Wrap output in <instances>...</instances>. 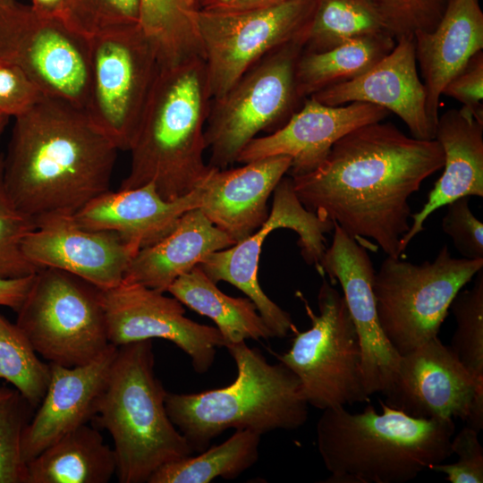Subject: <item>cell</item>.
Masks as SVG:
<instances>
[{"label":"cell","instance_id":"cell-31","mask_svg":"<svg viewBox=\"0 0 483 483\" xmlns=\"http://www.w3.org/2000/svg\"><path fill=\"white\" fill-rule=\"evenodd\" d=\"M382 33L390 34L374 0H318L303 52L320 53L355 38Z\"/></svg>","mask_w":483,"mask_h":483},{"label":"cell","instance_id":"cell-11","mask_svg":"<svg viewBox=\"0 0 483 483\" xmlns=\"http://www.w3.org/2000/svg\"><path fill=\"white\" fill-rule=\"evenodd\" d=\"M89 43L85 111L118 150L130 151L160 67L157 48L140 24L92 36Z\"/></svg>","mask_w":483,"mask_h":483},{"label":"cell","instance_id":"cell-19","mask_svg":"<svg viewBox=\"0 0 483 483\" xmlns=\"http://www.w3.org/2000/svg\"><path fill=\"white\" fill-rule=\"evenodd\" d=\"M389 114L369 103L333 106L309 97L283 126L249 142L236 162L246 164L273 156H288L292 159L288 171L291 177L303 175L326 159L339 139L362 125L383 121Z\"/></svg>","mask_w":483,"mask_h":483},{"label":"cell","instance_id":"cell-22","mask_svg":"<svg viewBox=\"0 0 483 483\" xmlns=\"http://www.w3.org/2000/svg\"><path fill=\"white\" fill-rule=\"evenodd\" d=\"M292 159L273 156L232 169L210 168L199 186V209L234 243L257 231L267 219V199L288 173Z\"/></svg>","mask_w":483,"mask_h":483},{"label":"cell","instance_id":"cell-30","mask_svg":"<svg viewBox=\"0 0 483 483\" xmlns=\"http://www.w3.org/2000/svg\"><path fill=\"white\" fill-rule=\"evenodd\" d=\"M260 434L236 429L225 442L159 468L148 483H208L216 478L234 479L258 459Z\"/></svg>","mask_w":483,"mask_h":483},{"label":"cell","instance_id":"cell-21","mask_svg":"<svg viewBox=\"0 0 483 483\" xmlns=\"http://www.w3.org/2000/svg\"><path fill=\"white\" fill-rule=\"evenodd\" d=\"M110 343L90 362L77 367L50 364V380L37 411L24 428L21 453L27 463L96 414L117 352Z\"/></svg>","mask_w":483,"mask_h":483},{"label":"cell","instance_id":"cell-20","mask_svg":"<svg viewBox=\"0 0 483 483\" xmlns=\"http://www.w3.org/2000/svg\"><path fill=\"white\" fill-rule=\"evenodd\" d=\"M327 106L352 102L376 105L395 114L411 137L434 140L436 128L427 113V93L417 66L413 37H402L394 49L360 76L310 96Z\"/></svg>","mask_w":483,"mask_h":483},{"label":"cell","instance_id":"cell-37","mask_svg":"<svg viewBox=\"0 0 483 483\" xmlns=\"http://www.w3.org/2000/svg\"><path fill=\"white\" fill-rule=\"evenodd\" d=\"M140 0H68L65 21L90 38L140 24Z\"/></svg>","mask_w":483,"mask_h":483},{"label":"cell","instance_id":"cell-17","mask_svg":"<svg viewBox=\"0 0 483 483\" xmlns=\"http://www.w3.org/2000/svg\"><path fill=\"white\" fill-rule=\"evenodd\" d=\"M35 222L36 228L21 243L26 259L38 269H61L101 290L123 281L139 251L114 233L81 227L72 215L51 214Z\"/></svg>","mask_w":483,"mask_h":483},{"label":"cell","instance_id":"cell-2","mask_svg":"<svg viewBox=\"0 0 483 483\" xmlns=\"http://www.w3.org/2000/svg\"><path fill=\"white\" fill-rule=\"evenodd\" d=\"M14 119L4 182L23 214L73 215L109 190L118 149L84 109L43 95Z\"/></svg>","mask_w":483,"mask_h":483},{"label":"cell","instance_id":"cell-35","mask_svg":"<svg viewBox=\"0 0 483 483\" xmlns=\"http://www.w3.org/2000/svg\"><path fill=\"white\" fill-rule=\"evenodd\" d=\"M33 410L16 388L0 386V483H26L21 444Z\"/></svg>","mask_w":483,"mask_h":483},{"label":"cell","instance_id":"cell-46","mask_svg":"<svg viewBox=\"0 0 483 483\" xmlns=\"http://www.w3.org/2000/svg\"><path fill=\"white\" fill-rule=\"evenodd\" d=\"M9 116L0 113V138L8 123Z\"/></svg>","mask_w":483,"mask_h":483},{"label":"cell","instance_id":"cell-8","mask_svg":"<svg viewBox=\"0 0 483 483\" xmlns=\"http://www.w3.org/2000/svg\"><path fill=\"white\" fill-rule=\"evenodd\" d=\"M305 40L299 38L277 47L211 100L205 129L208 165L226 168L259 132L276 131L295 112L301 102L295 68Z\"/></svg>","mask_w":483,"mask_h":483},{"label":"cell","instance_id":"cell-5","mask_svg":"<svg viewBox=\"0 0 483 483\" xmlns=\"http://www.w3.org/2000/svg\"><path fill=\"white\" fill-rule=\"evenodd\" d=\"M237 377L225 387L193 394L168 393L167 414L194 452L206 450L226 429L260 435L305 424L309 403L296 375L282 362L270 364L245 341L225 346Z\"/></svg>","mask_w":483,"mask_h":483},{"label":"cell","instance_id":"cell-47","mask_svg":"<svg viewBox=\"0 0 483 483\" xmlns=\"http://www.w3.org/2000/svg\"><path fill=\"white\" fill-rule=\"evenodd\" d=\"M201 0H188V3L190 4V5H191L192 7H195V8H198V4L200 3Z\"/></svg>","mask_w":483,"mask_h":483},{"label":"cell","instance_id":"cell-26","mask_svg":"<svg viewBox=\"0 0 483 483\" xmlns=\"http://www.w3.org/2000/svg\"><path fill=\"white\" fill-rule=\"evenodd\" d=\"M233 244L199 208H193L185 212L164 237L135 254L123 280L165 292L175 279L205 257Z\"/></svg>","mask_w":483,"mask_h":483},{"label":"cell","instance_id":"cell-14","mask_svg":"<svg viewBox=\"0 0 483 483\" xmlns=\"http://www.w3.org/2000/svg\"><path fill=\"white\" fill-rule=\"evenodd\" d=\"M273 192L271 211L257 231L231 247L208 255L199 266L214 283L225 281L243 292L254 302L274 337L283 338L294 325L291 315L267 297L259 285L258 269L262 244L272 231L291 229L299 236L303 259L319 272L326 249L325 233L333 231L335 224L301 204L291 177H283Z\"/></svg>","mask_w":483,"mask_h":483},{"label":"cell","instance_id":"cell-12","mask_svg":"<svg viewBox=\"0 0 483 483\" xmlns=\"http://www.w3.org/2000/svg\"><path fill=\"white\" fill-rule=\"evenodd\" d=\"M318 0H283L239 11L197 8L196 30L212 99L277 47L305 37Z\"/></svg>","mask_w":483,"mask_h":483},{"label":"cell","instance_id":"cell-43","mask_svg":"<svg viewBox=\"0 0 483 483\" xmlns=\"http://www.w3.org/2000/svg\"><path fill=\"white\" fill-rule=\"evenodd\" d=\"M35 273L21 277H0V306L17 311L23 303L34 281Z\"/></svg>","mask_w":483,"mask_h":483},{"label":"cell","instance_id":"cell-44","mask_svg":"<svg viewBox=\"0 0 483 483\" xmlns=\"http://www.w3.org/2000/svg\"><path fill=\"white\" fill-rule=\"evenodd\" d=\"M280 1L283 0H201L199 8L215 11H239L266 6Z\"/></svg>","mask_w":483,"mask_h":483},{"label":"cell","instance_id":"cell-42","mask_svg":"<svg viewBox=\"0 0 483 483\" xmlns=\"http://www.w3.org/2000/svg\"><path fill=\"white\" fill-rule=\"evenodd\" d=\"M42 96L18 67L0 59V113L16 117Z\"/></svg>","mask_w":483,"mask_h":483},{"label":"cell","instance_id":"cell-41","mask_svg":"<svg viewBox=\"0 0 483 483\" xmlns=\"http://www.w3.org/2000/svg\"><path fill=\"white\" fill-rule=\"evenodd\" d=\"M443 95L459 101L462 107L483 124V53L475 54L445 86Z\"/></svg>","mask_w":483,"mask_h":483},{"label":"cell","instance_id":"cell-40","mask_svg":"<svg viewBox=\"0 0 483 483\" xmlns=\"http://www.w3.org/2000/svg\"><path fill=\"white\" fill-rule=\"evenodd\" d=\"M478 435L469 426L462 428L451 441L452 453L458 460L432 465L429 470L445 474V479L451 483H482L483 448Z\"/></svg>","mask_w":483,"mask_h":483},{"label":"cell","instance_id":"cell-28","mask_svg":"<svg viewBox=\"0 0 483 483\" xmlns=\"http://www.w3.org/2000/svg\"><path fill=\"white\" fill-rule=\"evenodd\" d=\"M167 292L183 306L212 319L225 347L247 339L274 337L250 298L226 295L199 265L175 279Z\"/></svg>","mask_w":483,"mask_h":483},{"label":"cell","instance_id":"cell-16","mask_svg":"<svg viewBox=\"0 0 483 483\" xmlns=\"http://www.w3.org/2000/svg\"><path fill=\"white\" fill-rule=\"evenodd\" d=\"M331 245L326 249L319 274L338 282L361 344L363 383L369 396L386 392L393 384L400 355L384 335L373 292L375 269L367 249L334 223Z\"/></svg>","mask_w":483,"mask_h":483},{"label":"cell","instance_id":"cell-24","mask_svg":"<svg viewBox=\"0 0 483 483\" xmlns=\"http://www.w3.org/2000/svg\"><path fill=\"white\" fill-rule=\"evenodd\" d=\"M417 64L427 93V113L436 127L440 97L448 82L483 49V13L479 0H447L430 32L413 36Z\"/></svg>","mask_w":483,"mask_h":483},{"label":"cell","instance_id":"cell-3","mask_svg":"<svg viewBox=\"0 0 483 483\" xmlns=\"http://www.w3.org/2000/svg\"><path fill=\"white\" fill-rule=\"evenodd\" d=\"M211 100L203 56L160 64L120 189L152 183L167 200L197 189L210 168L204 153Z\"/></svg>","mask_w":483,"mask_h":483},{"label":"cell","instance_id":"cell-33","mask_svg":"<svg viewBox=\"0 0 483 483\" xmlns=\"http://www.w3.org/2000/svg\"><path fill=\"white\" fill-rule=\"evenodd\" d=\"M0 378L11 383L35 409L50 380V364L38 359L22 331L1 314Z\"/></svg>","mask_w":483,"mask_h":483},{"label":"cell","instance_id":"cell-38","mask_svg":"<svg viewBox=\"0 0 483 483\" xmlns=\"http://www.w3.org/2000/svg\"><path fill=\"white\" fill-rule=\"evenodd\" d=\"M389 33L397 41L417 32L432 31L440 21L447 0H374Z\"/></svg>","mask_w":483,"mask_h":483},{"label":"cell","instance_id":"cell-23","mask_svg":"<svg viewBox=\"0 0 483 483\" xmlns=\"http://www.w3.org/2000/svg\"><path fill=\"white\" fill-rule=\"evenodd\" d=\"M199 187L174 200L161 197L152 183L116 191L108 190L74 213L81 227L112 232L139 250L168 233L187 211L199 208Z\"/></svg>","mask_w":483,"mask_h":483},{"label":"cell","instance_id":"cell-4","mask_svg":"<svg viewBox=\"0 0 483 483\" xmlns=\"http://www.w3.org/2000/svg\"><path fill=\"white\" fill-rule=\"evenodd\" d=\"M361 412L323 410L317 446L330 475L324 483H404L453 455V419H419L379 400Z\"/></svg>","mask_w":483,"mask_h":483},{"label":"cell","instance_id":"cell-45","mask_svg":"<svg viewBox=\"0 0 483 483\" xmlns=\"http://www.w3.org/2000/svg\"><path fill=\"white\" fill-rule=\"evenodd\" d=\"M68 0H31V6L39 13L65 21Z\"/></svg>","mask_w":483,"mask_h":483},{"label":"cell","instance_id":"cell-27","mask_svg":"<svg viewBox=\"0 0 483 483\" xmlns=\"http://www.w3.org/2000/svg\"><path fill=\"white\" fill-rule=\"evenodd\" d=\"M26 483H107L116 471L114 449L84 424L26 463Z\"/></svg>","mask_w":483,"mask_h":483},{"label":"cell","instance_id":"cell-18","mask_svg":"<svg viewBox=\"0 0 483 483\" xmlns=\"http://www.w3.org/2000/svg\"><path fill=\"white\" fill-rule=\"evenodd\" d=\"M388 406L419 419L466 420L479 385L437 336L400 355L396 375L383 394Z\"/></svg>","mask_w":483,"mask_h":483},{"label":"cell","instance_id":"cell-34","mask_svg":"<svg viewBox=\"0 0 483 483\" xmlns=\"http://www.w3.org/2000/svg\"><path fill=\"white\" fill-rule=\"evenodd\" d=\"M450 309L456 327L449 348L475 381L483 386V268L474 276L470 289L456 294Z\"/></svg>","mask_w":483,"mask_h":483},{"label":"cell","instance_id":"cell-29","mask_svg":"<svg viewBox=\"0 0 483 483\" xmlns=\"http://www.w3.org/2000/svg\"><path fill=\"white\" fill-rule=\"evenodd\" d=\"M388 33L367 36L320 53L302 52L295 68L296 93L301 101L370 69L394 47Z\"/></svg>","mask_w":483,"mask_h":483},{"label":"cell","instance_id":"cell-1","mask_svg":"<svg viewBox=\"0 0 483 483\" xmlns=\"http://www.w3.org/2000/svg\"><path fill=\"white\" fill-rule=\"evenodd\" d=\"M444 165L434 140L409 137L375 122L339 139L313 171L291 177L301 204L337 224L367 250L402 257L400 240L411 225V196Z\"/></svg>","mask_w":483,"mask_h":483},{"label":"cell","instance_id":"cell-39","mask_svg":"<svg viewBox=\"0 0 483 483\" xmlns=\"http://www.w3.org/2000/svg\"><path fill=\"white\" fill-rule=\"evenodd\" d=\"M469 203V197H462L447 204L442 230L452 239L462 258L483 259V225L474 216Z\"/></svg>","mask_w":483,"mask_h":483},{"label":"cell","instance_id":"cell-13","mask_svg":"<svg viewBox=\"0 0 483 483\" xmlns=\"http://www.w3.org/2000/svg\"><path fill=\"white\" fill-rule=\"evenodd\" d=\"M0 59L18 67L43 95L85 110L89 38L63 19L43 15L16 0L0 7Z\"/></svg>","mask_w":483,"mask_h":483},{"label":"cell","instance_id":"cell-10","mask_svg":"<svg viewBox=\"0 0 483 483\" xmlns=\"http://www.w3.org/2000/svg\"><path fill=\"white\" fill-rule=\"evenodd\" d=\"M16 312L15 324L49 363L81 366L110 344L100 289L66 271L39 268Z\"/></svg>","mask_w":483,"mask_h":483},{"label":"cell","instance_id":"cell-15","mask_svg":"<svg viewBox=\"0 0 483 483\" xmlns=\"http://www.w3.org/2000/svg\"><path fill=\"white\" fill-rule=\"evenodd\" d=\"M165 292L123 280L101 290L109 343L117 347L161 338L174 343L191 359L195 372L204 374L215 361L224 339L216 327L185 317L183 304Z\"/></svg>","mask_w":483,"mask_h":483},{"label":"cell","instance_id":"cell-36","mask_svg":"<svg viewBox=\"0 0 483 483\" xmlns=\"http://www.w3.org/2000/svg\"><path fill=\"white\" fill-rule=\"evenodd\" d=\"M35 228L36 222L15 206L6 191L0 155V277H21L38 270L21 250L22 241Z\"/></svg>","mask_w":483,"mask_h":483},{"label":"cell","instance_id":"cell-6","mask_svg":"<svg viewBox=\"0 0 483 483\" xmlns=\"http://www.w3.org/2000/svg\"><path fill=\"white\" fill-rule=\"evenodd\" d=\"M154 365L152 340L119 346L92 419L114 440L120 483H148L162 466L194 453L167 414Z\"/></svg>","mask_w":483,"mask_h":483},{"label":"cell","instance_id":"cell-48","mask_svg":"<svg viewBox=\"0 0 483 483\" xmlns=\"http://www.w3.org/2000/svg\"><path fill=\"white\" fill-rule=\"evenodd\" d=\"M15 0H0V7L12 4Z\"/></svg>","mask_w":483,"mask_h":483},{"label":"cell","instance_id":"cell-32","mask_svg":"<svg viewBox=\"0 0 483 483\" xmlns=\"http://www.w3.org/2000/svg\"><path fill=\"white\" fill-rule=\"evenodd\" d=\"M188 0H140V25L155 43L160 64L203 56Z\"/></svg>","mask_w":483,"mask_h":483},{"label":"cell","instance_id":"cell-7","mask_svg":"<svg viewBox=\"0 0 483 483\" xmlns=\"http://www.w3.org/2000/svg\"><path fill=\"white\" fill-rule=\"evenodd\" d=\"M483 268V259L452 257L444 245L432 261L386 256L373 279L380 328L399 355L437 336L456 294Z\"/></svg>","mask_w":483,"mask_h":483},{"label":"cell","instance_id":"cell-25","mask_svg":"<svg viewBox=\"0 0 483 483\" xmlns=\"http://www.w3.org/2000/svg\"><path fill=\"white\" fill-rule=\"evenodd\" d=\"M435 139L444 152V171L423 208L411 214L412 224L400 240L402 255L434 211L462 197H483V124L462 107L449 109L438 117Z\"/></svg>","mask_w":483,"mask_h":483},{"label":"cell","instance_id":"cell-9","mask_svg":"<svg viewBox=\"0 0 483 483\" xmlns=\"http://www.w3.org/2000/svg\"><path fill=\"white\" fill-rule=\"evenodd\" d=\"M300 297L311 326L297 332L291 348L277 360L299 378L309 405L323 411L369 401L360 340L343 295L323 279L318 314Z\"/></svg>","mask_w":483,"mask_h":483}]
</instances>
